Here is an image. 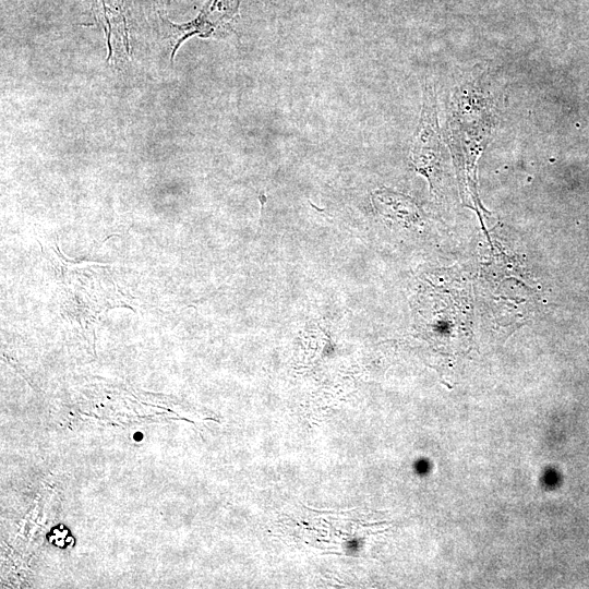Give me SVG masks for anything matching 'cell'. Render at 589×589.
<instances>
[{
  "label": "cell",
  "instance_id": "6da1fadb",
  "mask_svg": "<svg viewBox=\"0 0 589 589\" xmlns=\"http://www.w3.org/2000/svg\"><path fill=\"white\" fill-rule=\"evenodd\" d=\"M240 1L208 0L194 19V22L200 26L202 37L215 36L218 31H224L228 23L238 16Z\"/></svg>",
  "mask_w": 589,
  "mask_h": 589
},
{
  "label": "cell",
  "instance_id": "7a4b0ae2",
  "mask_svg": "<svg viewBox=\"0 0 589 589\" xmlns=\"http://www.w3.org/2000/svg\"><path fill=\"white\" fill-rule=\"evenodd\" d=\"M393 1H394V2H399V1H401V0H393Z\"/></svg>",
  "mask_w": 589,
  "mask_h": 589
}]
</instances>
